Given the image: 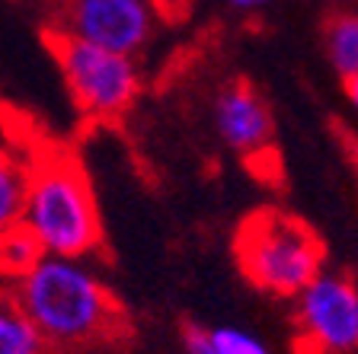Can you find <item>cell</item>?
<instances>
[{"mask_svg": "<svg viewBox=\"0 0 358 354\" xmlns=\"http://www.w3.org/2000/svg\"><path fill=\"white\" fill-rule=\"evenodd\" d=\"M16 303L58 351L96 345L119 329V307L83 258L42 256L29 272L7 281Z\"/></svg>", "mask_w": 358, "mask_h": 354, "instance_id": "cell-1", "label": "cell"}, {"mask_svg": "<svg viewBox=\"0 0 358 354\" xmlns=\"http://www.w3.org/2000/svg\"><path fill=\"white\" fill-rule=\"evenodd\" d=\"M22 227L45 256L87 258L103 246V217L80 160L71 154H38L29 160V192Z\"/></svg>", "mask_w": 358, "mask_h": 354, "instance_id": "cell-2", "label": "cell"}, {"mask_svg": "<svg viewBox=\"0 0 358 354\" xmlns=\"http://www.w3.org/2000/svg\"><path fill=\"white\" fill-rule=\"evenodd\" d=\"M234 256L256 290L268 297H298L323 272L327 249L304 221L266 207L240 223Z\"/></svg>", "mask_w": 358, "mask_h": 354, "instance_id": "cell-3", "label": "cell"}, {"mask_svg": "<svg viewBox=\"0 0 358 354\" xmlns=\"http://www.w3.org/2000/svg\"><path fill=\"white\" fill-rule=\"evenodd\" d=\"M48 45L74 105L93 121H115L141 93V71L134 54H122L83 38L48 32Z\"/></svg>", "mask_w": 358, "mask_h": 354, "instance_id": "cell-4", "label": "cell"}, {"mask_svg": "<svg viewBox=\"0 0 358 354\" xmlns=\"http://www.w3.org/2000/svg\"><path fill=\"white\" fill-rule=\"evenodd\" d=\"M157 0H58L48 32L138 54L160 26Z\"/></svg>", "mask_w": 358, "mask_h": 354, "instance_id": "cell-5", "label": "cell"}, {"mask_svg": "<svg viewBox=\"0 0 358 354\" xmlns=\"http://www.w3.org/2000/svg\"><path fill=\"white\" fill-rule=\"evenodd\" d=\"M294 303L313 354H352L358 348V284L349 274L323 268Z\"/></svg>", "mask_w": 358, "mask_h": 354, "instance_id": "cell-6", "label": "cell"}, {"mask_svg": "<svg viewBox=\"0 0 358 354\" xmlns=\"http://www.w3.org/2000/svg\"><path fill=\"white\" fill-rule=\"evenodd\" d=\"M215 131L231 150L259 156L272 147L275 121L266 99L250 83H231L215 96Z\"/></svg>", "mask_w": 358, "mask_h": 354, "instance_id": "cell-7", "label": "cell"}, {"mask_svg": "<svg viewBox=\"0 0 358 354\" xmlns=\"http://www.w3.org/2000/svg\"><path fill=\"white\" fill-rule=\"evenodd\" d=\"M42 329L16 303L10 284L0 288V354H45L48 351Z\"/></svg>", "mask_w": 358, "mask_h": 354, "instance_id": "cell-8", "label": "cell"}, {"mask_svg": "<svg viewBox=\"0 0 358 354\" xmlns=\"http://www.w3.org/2000/svg\"><path fill=\"white\" fill-rule=\"evenodd\" d=\"M29 192V160H20L13 150L0 147V236L22 223Z\"/></svg>", "mask_w": 358, "mask_h": 354, "instance_id": "cell-9", "label": "cell"}, {"mask_svg": "<svg viewBox=\"0 0 358 354\" xmlns=\"http://www.w3.org/2000/svg\"><path fill=\"white\" fill-rule=\"evenodd\" d=\"M323 45L327 58L339 77H349L358 71V13L339 10L323 26Z\"/></svg>", "mask_w": 358, "mask_h": 354, "instance_id": "cell-10", "label": "cell"}, {"mask_svg": "<svg viewBox=\"0 0 358 354\" xmlns=\"http://www.w3.org/2000/svg\"><path fill=\"white\" fill-rule=\"evenodd\" d=\"M42 256H45V249L38 246V239L20 223V227H13L10 233L0 236V278L3 281L20 278V274L29 272Z\"/></svg>", "mask_w": 358, "mask_h": 354, "instance_id": "cell-11", "label": "cell"}, {"mask_svg": "<svg viewBox=\"0 0 358 354\" xmlns=\"http://www.w3.org/2000/svg\"><path fill=\"white\" fill-rule=\"evenodd\" d=\"M211 335H215L221 354H275L259 335L250 329H240V325H217V329H211Z\"/></svg>", "mask_w": 358, "mask_h": 354, "instance_id": "cell-12", "label": "cell"}, {"mask_svg": "<svg viewBox=\"0 0 358 354\" xmlns=\"http://www.w3.org/2000/svg\"><path fill=\"white\" fill-rule=\"evenodd\" d=\"M182 348H186V354H221L211 329H201V325H186L182 329Z\"/></svg>", "mask_w": 358, "mask_h": 354, "instance_id": "cell-13", "label": "cell"}, {"mask_svg": "<svg viewBox=\"0 0 358 354\" xmlns=\"http://www.w3.org/2000/svg\"><path fill=\"white\" fill-rule=\"evenodd\" d=\"M343 89H345V103H349V109L358 115V71L349 77H343Z\"/></svg>", "mask_w": 358, "mask_h": 354, "instance_id": "cell-14", "label": "cell"}, {"mask_svg": "<svg viewBox=\"0 0 358 354\" xmlns=\"http://www.w3.org/2000/svg\"><path fill=\"white\" fill-rule=\"evenodd\" d=\"M224 3L237 13H256V10H266L272 0H224Z\"/></svg>", "mask_w": 358, "mask_h": 354, "instance_id": "cell-15", "label": "cell"}, {"mask_svg": "<svg viewBox=\"0 0 358 354\" xmlns=\"http://www.w3.org/2000/svg\"><path fill=\"white\" fill-rule=\"evenodd\" d=\"M157 3H160V7L166 10V7H173V3H179V0H157Z\"/></svg>", "mask_w": 358, "mask_h": 354, "instance_id": "cell-16", "label": "cell"}, {"mask_svg": "<svg viewBox=\"0 0 358 354\" xmlns=\"http://www.w3.org/2000/svg\"><path fill=\"white\" fill-rule=\"evenodd\" d=\"M310 354H313V351H310Z\"/></svg>", "mask_w": 358, "mask_h": 354, "instance_id": "cell-17", "label": "cell"}]
</instances>
